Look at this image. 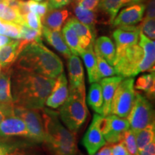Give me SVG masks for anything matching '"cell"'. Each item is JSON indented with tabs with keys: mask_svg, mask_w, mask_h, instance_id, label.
<instances>
[{
	"mask_svg": "<svg viewBox=\"0 0 155 155\" xmlns=\"http://www.w3.org/2000/svg\"><path fill=\"white\" fill-rule=\"evenodd\" d=\"M97 119L100 131L108 144L121 141L124 133L129 129L127 118H121L114 114L106 116L97 114Z\"/></svg>",
	"mask_w": 155,
	"mask_h": 155,
	"instance_id": "ba28073f",
	"label": "cell"
},
{
	"mask_svg": "<svg viewBox=\"0 0 155 155\" xmlns=\"http://www.w3.org/2000/svg\"><path fill=\"white\" fill-rule=\"evenodd\" d=\"M69 89H78L85 86L84 71L81 59L78 55L72 54L68 58Z\"/></svg>",
	"mask_w": 155,
	"mask_h": 155,
	"instance_id": "e0dca14e",
	"label": "cell"
},
{
	"mask_svg": "<svg viewBox=\"0 0 155 155\" xmlns=\"http://www.w3.org/2000/svg\"><path fill=\"white\" fill-rule=\"evenodd\" d=\"M81 155H83V154H81Z\"/></svg>",
	"mask_w": 155,
	"mask_h": 155,
	"instance_id": "f907efd6",
	"label": "cell"
},
{
	"mask_svg": "<svg viewBox=\"0 0 155 155\" xmlns=\"http://www.w3.org/2000/svg\"><path fill=\"white\" fill-rule=\"evenodd\" d=\"M106 142L98 126L97 114H95L91 124L83 137V144L88 155H94L100 148L106 144Z\"/></svg>",
	"mask_w": 155,
	"mask_h": 155,
	"instance_id": "4fadbf2b",
	"label": "cell"
},
{
	"mask_svg": "<svg viewBox=\"0 0 155 155\" xmlns=\"http://www.w3.org/2000/svg\"><path fill=\"white\" fill-rule=\"evenodd\" d=\"M121 142L124 145L129 155H139L138 148L136 142L135 134L129 129L124 133Z\"/></svg>",
	"mask_w": 155,
	"mask_h": 155,
	"instance_id": "1f68e13d",
	"label": "cell"
},
{
	"mask_svg": "<svg viewBox=\"0 0 155 155\" xmlns=\"http://www.w3.org/2000/svg\"><path fill=\"white\" fill-rule=\"evenodd\" d=\"M62 35L71 53L73 55H80L83 49L81 48L80 40L75 30L65 24L62 29Z\"/></svg>",
	"mask_w": 155,
	"mask_h": 155,
	"instance_id": "484cf974",
	"label": "cell"
},
{
	"mask_svg": "<svg viewBox=\"0 0 155 155\" xmlns=\"http://www.w3.org/2000/svg\"><path fill=\"white\" fill-rule=\"evenodd\" d=\"M66 24L72 28L76 32L80 40L81 48L83 50L86 49L91 45H94L96 32H93L88 26L79 22L74 17H71L68 19Z\"/></svg>",
	"mask_w": 155,
	"mask_h": 155,
	"instance_id": "d6986e66",
	"label": "cell"
},
{
	"mask_svg": "<svg viewBox=\"0 0 155 155\" xmlns=\"http://www.w3.org/2000/svg\"><path fill=\"white\" fill-rule=\"evenodd\" d=\"M55 78L29 72L12 65L11 92L14 106L41 109L44 108Z\"/></svg>",
	"mask_w": 155,
	"mask_h": 155,
	"instance_id": "6da1fadb",
	"label": "cell"
},
{
	"mask_svg": "<svg viewBox=\"0 0 155 155\" xmlns=\"http://www.w3.org/2000/svg\"><path fill=\"white\" fill-rule=\"evenodd\" d=\"M111 145V155H129L127 149L121 141Z\"/></svg>",
	"mask_w": 155,
	"mask_h": 155,
	"instance_id": "60d3db41",
	"label": "cell"
},
{
	"mask_svg": "<svg viewBox=\"0 0 155 155\" xmlns=\"http://www.w3.org/2000/svg\"><path fill=\"white\" fill-rule=\"evenodd\" d=\"M122 80H123V78L120 76H114L104 78V79L101 81L103 101H104L102 111L103 116H106L110 114V107H111L112 98H113L116 88Z\"/></svg>",
	"mask_w": 155,
	"mask_h": 155,
	"instance_id": "ac0fdd59",
	"label": "cell"
},
{
	"mask_svg": "<svg viewBox=\"0 0 155 155\" xmlns=\"http://www.w3.org/2000/svg\"><path fill=\"white\" fill-rule=\"evenodd\" d=\"M28 5L29 7V9L31 12L35 13L40 17V19L45 17V15L47 14L48 12V1L44 2L39 3L35 0H28Z\"/></svg>",
	"mask_w": 155,
	"mask_h": 155,
	"instance_id": "836d02e7",
	"label": "cell"
},
{
	"mask_svg": "<svg viewBox=\"0 0 155 155\" xmlns=\"http://www.w3.org/2000/svg\"><path fill=\"white\" fill-rule=\"evenodd\" d=\"M23 20H24L25 24L30 28L42 32V25L41 19L35 13L29 12L28 14L23 17Z\"/></svg>",
	"mask_w": 155,
	"mask_h": 155,
	"instance_id": "8d00e7d4",
	"label": "cell"
},
{
	"mask_svg": "<svg viewBox=\"0 0 155 155\" xmlns=\"http://www.w3.org/2000/svg\"><path fill=\"white\" fill-rule=\"evenodd\" d=\"M134 88L144 91L151 99L154 98L155 93L154 71L150 74L143 75L138 78L135 83Z\"/></svg>",
	"mask_w": 155,
	"mask_h": 155,
	"instance_id": "f1b7e54d",
	"label": "cell"
},
{
	"mask_svg": "<svg viewBox=\"0 0 155 155\" xmlns=\"http://www.w3.org/2000/svg\"><path fill=\"white\" fill-rule=\"evenodd\" d=\"M5 152V148L4 145L0 144V155H4Z\"/></svg>",
	"mask_w": 155,
	"mask_h": 155,
	"instance_id": "7dc6e473",
	"label": "cell"
},
{
	"mask_svg": "<svg viewBox=\"0 0 155 155\" xmlns=\"http://www.w3.org/2000/svg\"><path fill=\"white\" fill-rule=\"evenodd\" d=\"M73 9L77 19L83 23V25L88 26L93 32H95V25L97 22V15L94 11L88 10L81 6L73 3Z\"/></svg>",
	"mask_w": 155,
	"mask_h": 155,
	"instance_id": "4316f807",
	"label": "cell"
},
{
	"mask_svg": "<svg viewBox=\"0 0 155 155\" xmlns=\"http://www.w3.org/2000/svg\"><path fill=\"white\" fill-rule=\"evenodd\" d=\"M131 4L132 0H101L98 8L109 17V22L112 24L120 9Z\"/></svg>",
	"mask_w": 155,
	"mask_h": 155,
	"instance_id": "cb8c5ba5",
	"label": "cell"
},
{
	"mask_svg": "<svg viewBox=\"0 0 155 155\" xmlns=\"http://www.w3.org/2000/svg\"><path fill=\"white\" fill-rule=\"evenodd\" d=\"M12 67L51 78H56L63 73L61 60L42 42L28 45L19 53Z\"/></svg>",
	"mask_w": 155,
	"mask_h": 155,
	"instance_id": "7a4b0ae2",
	"label": "cell"
},
{
	"mask_svg": "<svg viewBox=\"0 0 155 155\" xmlns=\"http://www.w3.org/2000/svg\"><path fill=\"white\" fill-rule=\"evenodd\" d=\"M97 67H98V73L99 75L100 79L103 78H107L109 76H113L116 75V71L114 67H112L108 62L105 61L100 55L96 53Z\"/></svg>",
	"mask_w": 155,
	"mask_h": 155,
	"instance_id": "d6a6232c",
	"label": "cell"
},
{
	"mask_svg": "<svg viewBox=\"0 0 155 155\" xmlns=\"http://www.w3.org/2000/svg\"><path fill=\"white\" fill-rule=\"evenodd\" d=\"M11 41V40L8 37L4 35H0V49L5 46V45L9 43Z\"/></svg>",
	"mask_w": 155,
	"mask_h": 155,
	"instance_id": "f6af8a7d",
	"label": "cell"
},
{
	"mask_svg": "<svg viewBox=\"0 0 155 155\" xmlns=\"http://www.w3.org/2000/svg\"><path fill=\"white\" fill-rule=\"evenodd\" d=\"M94 45H91L86 49L83 50L81 56L84 61L85 65L88 72V81L91 83L99 82L101 81L98 73L96 56L94 52Z\"/></svg>",
	"mask_w": 155,
	"mask_h": 155,
	"instance_id": "603a6c76",
	"label": "cell"
},
{
	"mask_svg": "<svg viewBox=\"0 0 155 155\" xmlns=\"http://www.w3.org/2000/svg\"><path fill=\"white\" fill-rule=\"evenodd\" d=\"M94 52L98 53L108 62V64L114 65L116 59V48L109 38L101 36L94 42Z\"/></svg>",
	"mask_w": 155,
	"mask_h": 155,
	"instance_id": "7402d4cb",
	"label": "cell"
},
{
	"mask_svg": "<svg viewBox=\"0 0 155 155\" xmlns=\"http://www.w3.org/2000/svg\"><path fill=\"white\" fill-rule=\"evenodd\" d=\"M88 105L96 113L102 115L103 111V96L101 85L97 83H92L88 95Z\"/></svg>",
	"mask_w": 155,
	"mask_h": 155,
	"instance_id": "83f0119b",
	"label": "cell"
},
{
	"mask_svg": "<svg viewBox=\"0 0 155 155\" xmlns=\"http://www.w3.org/2000/svg\"><path fill=\"white\" fill-rule=\"evenodd\" d=\"M155 16V4L154 0H149L147 6L146 18L154 19Z\"/></svg>",
	"mask_w": 155,
	"mask_h": 155,
	"instance_id": "7bdbcfd3",
	"label": "cell"
},
{
	"mask_svg": "<svg viewBox=\"0 0 155 155\" xmlns=\"http://www.w3.org/2000/svg\"><path fill=\"white\" fill-rule=\"evenodd\" d=\"M0 68H1V66H0Z\"/></svg>",
	"mask_w": 155,
	"mask_h": 155,
	"instance_id": "816d5d0a",
	"label": "cell"
},
{
	"mask_svg": "<svg viewBox=\"0 0 155 155\" xmlns=\"http://www.w3.org/2000/svg\"><path fill=\"white\" fill-rule=\"evenodd\" d=\"M144 52L139 45L129 46L116 54L114 63L116 74L121 78H131L139 74L138 69L142 61Z\"/></svg>",
	"mask_w": 155,
	"mask_h": 155,
	"instance_id": "8992f818",
	"label": "cell"
},
{
	"mask_svg": "<svg viewBox=\"0 0 155 155\" xmlns=\"http://www.w3.org/2000/svg\"><path fill=\"white\" fill-rule=\"evenodd\" d=\"M155 140L151 141L149 144L139 152V155H155Z\"/></svg>",
	"mask_w": 155,
	"mask_h": 155,
	"instance_id": "b9f144b4",
	"label": "cell"
},
{
	"mask_svg": "<svg viewBox=\"0 0 155 155\" xmlns=\"http://www.w3.org/2000/svg\"><path fill=\"white\" fill-rule=\"evenodd\" d=\"M0 19L5 22L24 25L25 22L18 11L9 7L4 2H0Z\"/></svg>",
	"mask_w": 155,
	"mask_h": 155,
	"instance_id": "4dcf8cb0",
	"label": "cell"
},
{
	"mask_svg": "<svg viewBox=\"0 0 155 155\" xmlns=\"http://www.w3.org/2000/svg\"><path fill=\"white\" fill-rule=\"evenodd\" d=\"M94 155H111V145L103 146L98 152H96Z\"/></svg>",
	"mask_w": 155,
	"mask_h": 155,
	"instance_id": "ee69618b",
	"label": "cell"
},
{
	"mask_svg": "<svg viewBox=\"0 0 155 155\" xmlns=\"http://www.w3.org/2000/svg\"><path fill=\"white\" fill-rule=\"evenodd\" d=\"M2 22L4 28H5L4 35L8 37V38L17 39V40L19 39L21 32H22V25L15 24V23L12 22H5L4 20H2Z\"/></svg>",
	"mask_w": 155,
	"mask_h": 155,
	"instance_id": "d590c367",
	"label": "cell"
},
{
	"mask_svg": "<svg viewBox=\"0 0 155 155\" xmlns=\"http://www.w3.org/2000/svg\"><path fill=\"white\" fill-rule=\"evenodd\" d=\"M70 12L67 9H58L49 10V12L45 15L41 22L50 30L55 31H61L62 27L66 22L69 18Z\"/></svg>",
	"mask_w": 155,
	"mask_h": 155,
	"instance_id": "ffe728a7",
	"label": "cell"
},
{
	"mask_svg": "<svg viewBox=\"0 0 155 155\" xmlns=\"http://www.w3.org/2000/svg\"><path fill=\"white\" fill-rule=\"evenodd\" d=\"M135 99L134 79L132 77L122 80L116 89L110 107V114L127 118Z\"/></svg>",
	"mask_w": 155,
	"mask_h": 155,
	"instance_id": "52a82bcc",
	"label": "cell"
},
{
	"mask_svg": "<svg viewBox=\"0 0 155 155\" xmlns=\"http://www.w3.org/2000/svg\"><path fill=\"white\" fill-rule=\"evenodd\" d=\"M3 2V0H0V2Z\"/></svg>",
	"mask_w": 155,
	"mask_h": 155,
	"instance_id": "681fc988",
	"label": "cell"
},
{
	"mask_svg": "<svg viewBox=\"0 0 155 155\" xmlns=\"http://www.w3.org/2000/svg\"><path fill=\"white\" fill-rule=\"evenodd\" d=\"M5 118H6L5 114H4V112L2 111L1 109H0V124L2 123V121L3 120L5 119Z\"/></svg>",
	"mask_w": 155,
	"mask_h": 155,
	"instance_id": "bcb514c9",
	"label": "cell"
},
{
	"mask_svg": "<svg viewBox=\"0 0 155 155\" xmlns=\"http://www.w3.org/2000/svg\"><path fill=\"white\" fill-rule=\"evenodd\" d=\"M45 127V140L52 155H76L78 149L75 132L62 124L58 112L42 108Z\"/></svg>",
	"mask_w": 155,
	"mask_h": 155,
	"instance_id": "3957f363",
	"label": "cell"
},
{
	"mask_svg": "<svg viewBox=\"0 0 155 155\" xmlns=\"http://www.w3.org/2000/svg\"><path fill=\"white\" fill-rule=\"evenodd\" d=\"M15 115L25 122L29 132V138L35 142H43L45 127L41 109L14 106Z\"/></svg>",
	"mask_w": 155,
	"mask_h": 155,
	"instance_id": "9c48e42d",
	"label": "cell"
},
{
	"mask_svg": "<svg viewBox=\"0 0 155 155\" xmlns=\"http://www.w3.org/2000/svg\"><path fill=\"white\" fill-rule=\"evenodd\" d=\"M68 93L66 76L65 73H62L55 78L53 88L46 99V105L52 108L60 107L67 99Z\"/></svg>",
	"mask_w": 155,
	"mask_h": 155,
	"instance_id": "5bb4252c",
	"label": "cell"
},
{
	"mask_svg": "<svg viewBox=\"0 0 155 155\" xmlns=\"http://www.w3.org/2000/svg\"><path fill=\"white\" fill-rule=\"evenodd\" d=\"M5 152L4 155H38V152L30 148L8 146H5Z\"/></svg>",
	"mask_w": 155,
	"mask_h": 155,
	"instance_id": "74e56055",
	"label": "cell"
},
{
	"mask_svg": "<svg viewBox=\"0 0 155 155\" xmlns=\"http://www.w3.org/2000/svg\"><path fill=\"white\" fill-rule=\"evenodd\" d=\"M21 136L29 137L25 122L17 116H7L0 124V137Z\"/></svg>",
	"mask_w": 155,
	"mask_h": 155,
	"instance_id": "2e32d148",
	"label": "cell"
},
{
	"mask_svg": "<svg viewBox=\"0 0 155 155\" xmlns=\"http://www.w3.org/2000/svg\"><path fill=\"white\" fill-rule=\"evenodd\" d=\"M18 40H11L0 49V66L10 67L14 64L18 57L17 53Z\"/></svg>",
	"mask_w": 155,
	"mask_h": 155,
	"instance_id": "d4e9b609",
	"label": "cell"
},
{
	"mask_svg": "<svg viewBox=\"0 0 155 155\" xmlns=\"http://www.w3.org/2000/svg\"><path fill=\"white\" fill-rule=\"evenodd\" d=\"M35 1L38 2H42V1H43V0H35Z\"/></svg>",
	"mask_w": 155,
	"mask_h": 155,
	"instance_id": "c3c4849f",
	"label": "cell"
},
{
	"mask_svg": "<svg viewBox=\"0 0 155 155\" xmlns=\"http://www.w3.org/2000/svg\"><path fill=\"white\" fill-rule=\"evenodd\" d=\"M139 46L144 52L142 61L139 66L138 72L142 73L146 71L154 72L155 63V42L154 40H150L140 31L139 34Z\"/></svg>",
	"mask_w": 155,
	"mask_h": 155,
	"instance_id": "9a60e30c",
	"label": "cell"
},
{
	"mask_svg": "<svg viewBox=\"0 0 155 155\" xmlns=\"http://www.w3.org/2000/svg\"><path fill=\"white\" fill-rule=\"evenodd\" d=\"M12 66L0 68V109L6 117L15 115L11 92Z\"/></svg>",
	"mask_w": 155,
	"mask_h": 155,
	"instance_id": "30bf717a",
	"label": "cell"
},
{
	"mask_svg": "<svg viewBox=\"0 0 155 155\" xmlns=\"http://www.w3.org/2000/svg\"><path fill=\"white\" fill-rule=\"evenodd\" d=\"M101 0H74V3L91 11H96Z\"/></svg>",
	"mask_w": 155,
	"mask_h": 155,
	"instance_id": "f35d334b",
	"label": "cell"
},
{
	"mask_svg": "<svg viewBox=\"0 0 155 155\" xmlns=\"http://www.w3.org/2000/svg\"><path fill=\"white\" fill-rule=\"evenodd\" d=\"M72 0H49L48 2V10L61 9L68 5Z\"/></svg>",
	"mask_w": 155,
	"mask_h": 155,
	"instance_id": "ab89813d",
	"label": "cell"
},
{
	"mask_svg": "<svg viewBox=\"0 0 155 155\" xmlns=\"http://www.w3.org/2000/svg\"><path fill=\"white\" fill-rule=\"evenodd\" d=\"M140 28L135 25H126L118 27L113 32V38L116 42V54L121 52L129 46L139 42Z\"/></svg>",
	"mask_w": 155,
	"mask_h": 155,
	"instance_id": "8fae6325",
	"label": "cell"
},
{
	"mask_svg": "<svg viewBox=\"0 0 155 155\" xmlns=\"http://www.w3.org/2000/svg\"><path fill=\"white\" fill-rule=\"evenodd\" d=\"M130 130L136 133L149 126L154 124V111L151 102L140 93L135 92V99L127 116Z\"/></svg>",
	"mask_w": 155,
	"mask_h": 155,
	"instance_id": "5b68a950",
	"label": "cell"
},
{
	"mask_svg": "<svg viewBox=\"0 0 155 155\" xmlns=\"http://www.w3.org/2000/svg\"><path fill=\"white\" fill-rule=\"evenodd\" d=\"M145 9L146 6L143 3L130 5L116 15L112 22L113 27L135 25L142 20Z\"/></svg>",
	"mask_w": 155,
	"mask_h": 155,
	"instance_id": "7c38bea8",
	"label": "cell"
},
{
	"mask_svg": "<svg viewBox=\"0 0 155 155\" xmlns=\"http://www.w3.org/2000/svg\"><path fill=\"white\" fill-rule=\"evenodd\" d=\"M42 35H43L50 45H52L57 51L61 53L65 58H68L72 55V53L68 47L61 31L50 30L45 26L42 28Z\"/></svg>",
	"mask_w": 155,
	"mask_h": 155,
	"instance_id": "44dd1931",
	"label": "cell"
},
{
	"mask_svg": "<svg viewBox=\"0 0 155 155\" xmlns=\"http://www.w3.org/2000/svg\"><path fill=\"white\" fill-rule=\"evenodd\" d=\"M136 142L138 148V151L140 152L149 144L151 141L154 140L155 128L154 124L150 125L144 129H141L135 133Z\"/></svg>",
	"mask_w": 155,
	"mask_h": 155,
	"instance_id": "f546056e",
	"label": "cell"
},
{
	"mask_svg": "<svg viewBox=\"0 0 155 155\" xmlns=\"http://www.w3.org/2000/svg\"><path fill=\"white\" fill-rule=\"evenodd\" d=\"M3 1H4V0H3Z\"/></svg>",
	"mask_w": 155,
	"mask_h": 155,
	"instance_id": "f5cc1de1",
	"label": "cell"
},
{
	"mask_svg": "<svg viewBox=\"0 0 155 155\" xmlns=\"http://www.w3.org/2000/svg\"><path fill=\"white\" fill-rule=\"evenodd\" d=\"M140 31L145 36L154 40L155 38V21L154 19L146 18L143 19L141 25H139Z\"/></svg>",
	"mask_w": 155,
	"mask_h": 155,
	"instance_id": "e575fe53",
	"label": "cell"
},
{
	"mask_svg": "<svg viewBox=\"0 0 155 155\" xmlns=\"http://www.w3.org/2000/svg\"><path fill=\"white\" fill-rule=\"evenodd\" d=\"M67 99L61 106L59 116L70 131L75 132L81 127L88 117L86 103V88L69 89Z\"/></svg>",
	"mask_w": 155,
	"mask_h": 155,
	"instance_id": "277c9868",
	"label": "cell"
}]
</instances>
